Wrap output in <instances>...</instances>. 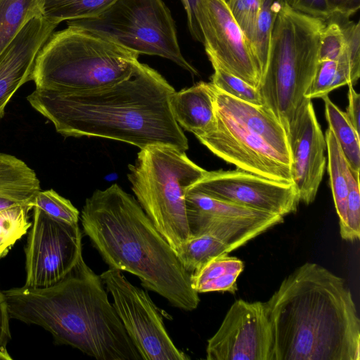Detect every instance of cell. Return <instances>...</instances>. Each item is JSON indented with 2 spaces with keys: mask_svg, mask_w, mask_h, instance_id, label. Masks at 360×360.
Returning <instances> with one entry per match:
<instances>
[{
  "mask_svg": "<svg viewBox=\"0 0 360 360\" xmlns=\"http://www.w3.org/2000/svg\"><path fill=\"white\" fill-rule=\"evenodd\" d=\"M32 208V202L0 210V259L8 255L17 240L30 229L29 212Z\"/></svg>",
  "mask_w": 360,
  "mask_h": 360,
  "instance_id": "26",
  "label": "cell"
},
{
  "mask_svg": "<svg viewBox=\"0 0 360 360\" xmlns=\"http://www.w3.org/2000/svg\"><path fill=\"white\" fill-rule=\"evenodd\" d=\"M336 60L319 61L311 83L305 94L307 99L322 98L336 89Z\"/></svg>",
  "mask_w": 360,
  "mask_h": 360,
  "instance_id": "34",
  "label": "cell"
},
{
  "mask_svg": "<svg viewBox=\"0 0 360 360\" xmlns=\"http://www.w3.org/2000/svg\"><path fill=\"white\" fill-rule=\"evenodd\" d=\"M12 357L10 356L6 349H0V360H11Z\"/></svg>",
  "mask_w": 360,
  "mask_h": 360,
  "instance_id": "40",
  "label": "cell"
},
{
  "mask_svg": "<svg viewBox=\"0 0 360 360\" xmlns=\"http://www.w3.org/2000/svg\"><path fill=\"white\" fill-rule=\"evenodd\" d=\"M345 44V34L340 24L325 25L320 35L319 61L336 60L343 52Z\"/></svg>",
  "mask_w": 360,
  "mask_h": 360,
  "instance_id": "33",
  "label": "cell"
},
{
  "mask_svg": "<svg viewBox=\"0 0 360 360\" xmlns=\"http://www.w3.org/2000/svg\"><path fill=\"white\" fill-rule=\"evenodd\" d=\"M174 92L158 71L139 62L128 77L113 85L74 92L36 88L27 100L65 137H99L140 150L167 146L186 151L188 139L170 105Z\"/></svg>",
  "mask_w": 360,
  "mask_h": 360,
  "instance_id": "1",
  "label": "cell"
},
{
  "mask_svg": "<svg viewBox=\"0 0 360 360\" xmlns=\"http://www.w3.org/2000/svg\"><path fill=\"white\" fill-rule=\"evenodd\" d=\"M325 105V114L328 128L333 131L353 174L359 178L360 139L345 112L328 97L321 98Z\"/></svg>",
  "mask_w": 360,
  "mask_h": 360,
  "instance_id": "21",
  "label": "cell"
},
{
  "mask_svg": "<svg viewBox=\"0 0 360 360\" xmlns=\"http://www.w3.org/2000/svg\"><path fill=\"white\" fill-rule=\"evenodd\" d=\"M349 191L346 206V221L340 233L342 239L354 241L360 236V193L359 178L349 169L348 173Z\"/></svg>",
  "mask_w": 360,
  "mask_h": 360,
  "instance_id": "31",
  "label": "cell"
},
{
  "mask_svg": "<svg viewBox=\"0 0 360 360\" xmlns=\"http://www.w3.org/2000/svg\"><path fill=\"white\" fill-rule=\"evenodd\" d=\"M57 26L42 15L34 17L0 55V120L13 94L31 81L36 59Z\"/></svg>",
  "mask_w": 360,
  "mask_h": 360,
  "instance_id": "17",
  "label": "cell"
},
{
  "mask_svg": "<svg viewBox=\"0 0 360 360\" xmlns=\"http://www.w3.org/2000/svg\"><path fill=\"white\" fill-rule=\"evenodd\" d=\"M174 117L179 125L197 139L215 127L214 86L204 82L174 92L170 100Z\"/></svg>",
  "mask_w": 360,
  "mask_h": 360,
  "instance_id": "18",
  "label": "cell"
},
{
  "mask_svg": "<svg viewBox=\"0 0 360 360\" xmlns=\"http://www.w3.org/2000/svg\"><path fill=\"white\" fill-rule=\"evenodd\" d=\"M10 316L4 291L0 290V349H6L11 339Z\"/></svg>",
  "mask_w": 360,
  "mask_h": 360,
  "instance_id": "38",
  "label": "cell"
},
{
  "mask_svg": "<svg viewBox=\"0 0 360 360\" xmlns=\"http://www.w3.org/2000/svg\"><path fill=\"white\" fill-rule=\"evenodd\" d=\"M185 8L188 26L192 37L202 43V37L195 16L196 6L198 0H181Z\"/></svg>",
  "mask_w": 360,
  "mask_h": 360,
  "instance_id": "39",
  "label": "cell"
},
{
  "mask_svg": "<svg viewBox=\"0 0 360 360\" xmlns=\"http://www.w3.org/2000/svg\"><path fill=\"white\" fill-rule=\"evenodd\" d=\"M216 124L198 138L211 152L237 168L290 184L291 156L287 132L264 105L243 101L214 86Z\"/></svg>",
  "mask_w": 360,
  "mask_h": 360,
  "instance_id": "5",
  "label": "cell"
},
{
  "mask_svg": "<svg viewBox=\"0 0 360 360\" xmlns=\"http://www.w3.org/2000/svg\"><path fill=\"white\" fill-rule=\"evenodd\" d=\"M117 0H41V15L58 25L64 20H75L96 17Z\"/></svg>",
  "mask_w": 360,
  "mask_h": 360,
  "instance_id": "24",
  "label": "cell"
},
{
  "mask_svg": "<svg viewBox=\"0 0 360 360\" xmlns=\"http://www.w3.org/2000/svg\"><path fill=\"white\" fill-rule=\"evenodd\" d=\"M195 16L209 60L257 89L262 77L259 63L227 0H198Z\"/></svg>",
  "mask_w": 360,
  "mask_h": 360,
  "instance_id": "13",
  "label": "cell"
},
{
  "mask_svg": "<svg viewBox=\"0 0 360 360\" xmlns=\"http://www.w3.org/2000/svg\"><path fill=\"white\" fill-rule=\"evenodd\" d=\"M328 154V170L335 207L339 219L340 229L346 221L347 198L349 191V167L333 133L328 128L325 133Z\"/></svg>",
  "mask_w": 360,
  "mask_h": 360,
  "instance_id": "22",
  "label": "cell"
},
{
  "mask_svg": "<svg viewBox=\"0 0 360 360\" xmlns=\"http://www.w3.org/2000/svg\"><path fill=\"white\" fill-rule=\"evenodd\" d=\"M244 264L229 254L213 258L200 269L191 274L193 288L199 294L211 292H229L237 290V279L243 271Z\"/></svg>",
  "mask_w": 360,
  "mask_h": 360,
  "instance_id": "20",
  "label": "cell"
},
{
  "mask_svg": "<svg viewBox=\"0 0 360 360\" xmlns=\"http://www.w3.org/2000/svg\"><path fill=\"white\" fill-rule=\"evenodd\" d=\"M41 0H0V55L22 27L41 15Z\"/></svg>",
  "mask_w": 360,
  "mask_h": 360,
  "instance_id": "23",
  "label": "cell"
},
{
  "mask_svg": "<svg viewBox=\"0 0 360 360\" xmlns=\"http://www.w3.org/2000/svg\"><path fill=\"white\" fill-rule=\"evenodd\" d=\"M295 11L323 20L332 17L326 0H285Z\"/></svg>",
  "mask_w": 360,
  "mask_h": 360,
  "instance_id": "35",
  "label": "cell"
},
{
  "mask_svg": "<svg viewBox=\"0 0 360 360\" xmlns=\"http://www.w3.org/2000/svg\"><path fill=\"white\" fill-rule=\"evenodd\" d=\"M41 191L35 172L22 160L0 153V210L32 203Z\"/></svg>",
  "mask_w": 360,
  "mask_h": 360,
  "instance_id": "19",
  "label": "cell"
},
{
  "mask_svg": "<svg viewBox=\"0 0 360 360\" xmlns=\"http://www.w3.org/2000/svg\"><path fill=\"white\" fill-rule=\"evenodd\" d=\"M84 233L109 268L137 276L141 285L184 311L195 309L198 293L191 274L135 198L113 184L86 198Z\"/></svg>",
  "mask_w": 360,
  "mask_h": 360,
  "instance_id": "3",
  "label": "cell"
},
{
  "mask_svg": "<svg viewBox=\"0 0 360 360\" xmlns=\"http://www.w3.org/2000/svg\"><path fill=\"white\" fill-rule=\"evenodd\" d=\"M186 208L191 236L210 234L230 252L283 221V217L188 191Z\"/></svg>",
  "mask_w": 360,
  "mask_h": 360,
  "instance_id": "12",
  "label": "cell"
},
{
  "mask_svg": "<svg viewBox=\"0 0 360 360\" xmlns=\"http://www.w3.org/2000/svg\"><path fill=\"white\" fill-rule=\"evenodd\" d=\"M324 20L300 13L285 2L271 32L268 58L257 90L262 105L280 121L287 134L308 100L305 94L319 63Z\"/></svg>",
  "mask_w": 360,
  "mask_h": 360,
  "instance_id": "7",
  "label": "cell"
},
{
  "mask_svg": "<svg viewBox=\"0 0 360 360\" xmlns=\"http://www.w3.org/2000/svg\"><path fill=\"white\" fill-rule=\"evenodd\" d=\"M32 206L57 220L78 224L79 212L72 202L53 189L40 191L32 201Z\"/></svg>",
  "mask_w": 360,
  "mask_h": 360,
  "instance_id": "30",
  "label": "cell"
},
{
  "mask_svg": "<svg viewBox=\"0 0 360 360\" xmlns=\"http://www.w3.org/2000/svg\"><path fill=\"white\" fill-rule=\"evenodd\" d=\"M346 44L340 56L336 60V88L354 84L360 76V27L359 22H349L342 26Z\"/></svg>",
  "mask_w": 360,
  "mask_h": 360,
  "instance_id": "27",
  "label": "cell"
},
{
  "mask_svg": "<svg viewBox=\"0 0 360 360\" xmlns=\"http://www.w3.org/2000/svg\"><path fill=\"white\" fill-rule=\"evenodd\" d=\"M25 253V286L45 288L65 277L82 256L79 224H68L33 207Z\"/></svg>",
  "mask_w": 360,
  "mask_h": 360,
  "instance_id": "11",
  "label": "cell"
},
{
  "mask_svg": "<svg viewBox=\"0 0 360 360\" xmlns=\"http://www.w3.org/2000/svg\"><path fill=\"white\" fill-rule=\"evenodd\" d=\"M348 86V105L345 112L354 129L359 134L360 96L355 91L352 84Z\"/></svg>",
  "mask_w": 360,
  "mask_h": 360,
  "instance_id": "36",
  "label": "cell"
},
{
  "mask_svg": "<svg viewBox=\"0 0 360 360\" xmlns=\"http://www.w3.org/2000/svg\"><path fill=\"white\" fill-rule=\"evenodd\" d=\"M260 4L261 0H227L231 15L251 46Z\"/></svg>",
  "mask_w": 360,
  "mask_h": 360,
  "instance_id": "32",
  "label": "cell"
},
{
  "mask_svg": "<svg viewBox=\"0 0 360 360\" xmlns=\"http://www.w3.org/2000/svg\"><path fill=\"white\" fill-rule=\"evenodd\" d=\"M229 252L228 246L222 240L210 234H202L191 236L178 257L185 270L191 274L213 258Z\"/></svg>",
  "mask_w": 360,
  "mask_h": 360,
  "instance_id": "25",
  "label": "cell"
},
{
  "mask_svg": "<svg viewBox=\"0 0 360 360\" xmlns=\"http://www.w3.org/2000/svg\"><path fill=\"white\" fill-rule=\"evenodd\" d=\"M326 2L332 15L349 18L360 8V0H326Z\"/></svg>",
  "mask_w": 360,
  "mask_h": 360,
  "instance_id": "37",
  "label": "cell"
},
{
  "mask_svg": "<svg viewBox=\"0 0 360 360\" xmlns=\"http://www.w3.org/2000/svg\"><path fill=\"white\" fill-rule=\"evenodd\" d=\"M188 191L285 217L300 202L293 183L275 181L240 169L207 171Z\"/></svg>",
  "mask_w": 360,
  "mask_h": 360,
  "instance_id": "15",
  "label": "cell"
},
{
  "mask_svg": "<svg viewBox=\"0 0 360 360\" xmlns=\"http://www.w3.org/2000/svg\"><path fill=\"white\" fill-rule=\"evenodd\" d=\"M127 178L136 200L155 227L178 255L191 237L186 195L207 170L186 152L167 146L141 149Z\"/></svg>",
  "mask_w": 360,
  "mask_h": 360,
  "instance_id": "8",
  "label": "cell"
},
{
  "mask_svg": "<svg viewBox=\"0 0 360 360\" xmlns=\"http://www.w3.org/2000/svg\"><path fill=\"white\" fill-rule=\"evenodd\" d=\"M273 333L265 302L237 300L207 340V360H272Z\"/></svg>",
  "mask_w": 360,
  "mask_h": 360,
  "instance_id": "14",
  "label": "cell"
},
{
  "mask_svg": "<svg viewBox=\"0 0 360 360\" xmlns=\"http://www.w3.org/2000/svg\"><path fill=\"white\" fill-rule=\"evenodd\" d=\"M139 53L86 29L68 26L41 48L32 79L37 89L59 92L98 89L128 77Z\"/></svg>",
  "mask_w": 360,
  "mask_h": 360,
  "instance_id": "6",
  "label": "cell"
},
{
  "mask_svg": "<svg viewBox=\"0 0 360 360\" xmlns=\"http://www.w3.org/2000/svg\"><path fill=\"white\" fill-rule=\"evenodd\" d=\"M214 69L211 83L220 91L234 98L256 105H262V100L257 88L229 72L216 61L210 59Z\"/></svg>",
  "mask_w": 360,
  "mask_h": 360,
  "instance_id": "29",
  "label": "cell"
},
{
  "mask_svg": "<svg viewBox=\"0 0 360 360\" xmlns=\"http://www.w3.org/2000/svg\"><path fill=\"white\" fill-rule=\"evenodd\" d=\"M68 26L94 31L139 54L160 56L198 74L181 52L174 19L162 0H117L100 15L69 20Z\"/></svg>",
  "mask_w": 360,
  "mask_h": 360,
  "instance_id": "9",
  "label": "cell"
},
{
  "mask_svg": "<svg viewBox=\"0 0 360 360\" xmlns=\"http://www.w3.org/2000/svg\"><path fill=\"white\" fill-rule=\"evenodd\" d=\"M288 139L291 156V174L300 202H313L326 165V143L311 100L293 120Z\"/></svg>",
  "mask_w": 360,
  "mask_h": 360,
  "instance_id": "16",
  "label": "cell"
},
{
  "mask_svg": "<svg viewBox=\"0 0 360 360\" xmlns=\"http://www.w3.org/2000/svg\"><path fill=\"white\" fill-rule=\"evenodd\" d=\"M10 319L39 326L57 344L98 360H142L127 333L104 284L81 256L58 282L4 291Z\"/></svg>",
  "mask_w": 360,
  "mask_h": 360,
  "instance_id": "4",
  "label": "cell"
},
{
  "mask_svg": "<svg viewBox=\"0 0 360 360\" xmlns=\"http://www.w3.org/2000/svg\"><path fill=\"white\" fill-rule=\"evenodd\" d=\"M113 307L142 360H187L174 344L160 309L148 293L132 285L117 269L100 275Z\"/></svg>",
  "mask_w": 360,
  "mask_h": 360,
  "instance_id": "10",
  "label": "cell"
},
{
  "mask_svg": "<svg viewBox=\"0 0 360 360\" xmlns=\"http://www.w3.org/2000/svg\"><path fill=\"white\" fill-rule=\"evenodd\" d=\"M285 2V0H261L252 47L259 63L262 75L267 61L270 37L274 22Z\"/></svg>",
  "mask_w": 360,
  "mask_h": 360,
  "instance_id": "28",
  "label": "cell"
},
{
  "mask_svg": "<svg viewBox=\"0 0 360 360\" xmlns=\"http://www.w3.org/2000/svg\"><path fill=\"white\" fill-rule=\"evenodd\" d=\"M265 304L272 360L360 359V320L352 292L326 268L302 264Z\"/></svg>",
  "mask_w": 360,
  "mask_h": 360,
  "instance_id": "2",
  "label": "cell"
}]
</instances>
